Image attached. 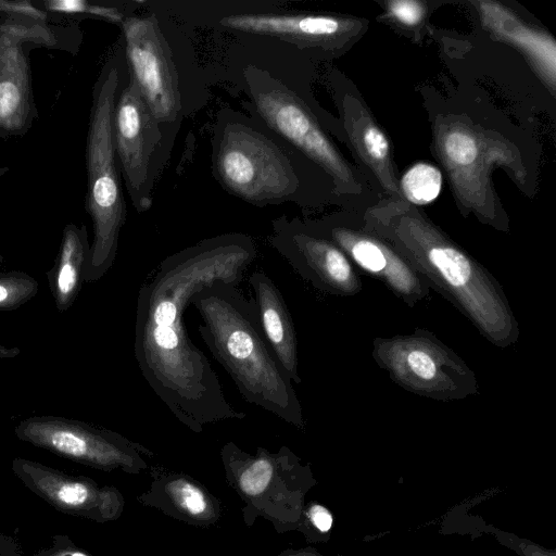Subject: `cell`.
I'll return each instance as SVG.
<instances>
[{"label":"cell","mask_w":556,"mask_h":556,"mask_svg":"<svg viewBox=\"0 0 556 556\" xmlns=\"http://www.w3.org/2000/svg\"><path fill=\"white\" fill-rule=\"evenodd\" d=\"M256 256L250 236L217 235L164 258L139 290L134 342L139 369L170 413L193 432L247 415L225 397L206 356L188 336L184 314L203 288L218 281L238 286Z\"/></svg>","instance_id":"6da1fadb"},{"label":"cell","mask_w":556,"mask_h":556,"mask_svg":"<svg viewBox=\"0 0 556 556\" xmlns=\"http://www.w3.org/2000/svg\"><path fill=\"white\" fill-rule=\"evenodd\" d=\"M390 241L430 289L452 303L490 343L507 348L520 331L503 287L476 258L419 214L367 228Z\"/></svg>","instance_id":"7a4b0ae2"},{"label":"cell","mask_w":556,"mask_h":556,"mask_svg":"<svg viewBox=\"0 0 556 556\" xmlns=\"http://www.w3.org/2000/svg\"><path fill=\"white\" fill-rule=\"evenodd\" d=\"M203 324L198 331L243 399L303 430V409L292 380L261 329L253 299L231 282L200 290L191 302Z\"/></svg>","instance_id":"3957f363"},{"label":"cell","mask_w":556,"mask_h":556,"mask_svg":"<svg viewBox=\"0 0 556 556\" xmlns=\"http://www.w3.org/2000/svg\"><path fill=\"white\" fill-rule=\"evenodd\" d=\"M143 8L119 25V39L129 74L163 132L175 142L184 119L207 105L211 77L198 59L194 29L148 0Z\"/></svg>","instance_id":"277c9868"},{"label":"cell","mask_w":556,"mask_h":556,"mask_svg":"<svg viewBox=\"0 0 556 556\" xmlns=\"http://www.w3.org/2000/svg\"><path fill=\"white\" fill-rule=\"evenodd\" d=\"M211 150L218 185L256 207H305L314 200L318 173H326L258 119L228 106L215 116Z\"/></svg>","instance_id":"5b68a950"},{"label":"cell","mask_w":556,"mask_h":556,"mask_svg":"<svg viewBox=\"0 0 556 556\" xmlns=\"http://www.w3.org/2000/svg\"><path fill=\"white\" fill-rule=\"evenodd\" d=\"M121 39L103 63L92 89L86 142L87 192L85 208L92 223L93 239L85 282H96L113 266L126 204L113 142V112L126 76Z\"/></svg>","instance_id":"8992f818"},{"label":"cell","mask_w":556,"mask_h":556,"mask_svg":"<svg viewBox=\"0 0 556 556\" xmlns=\"http://www.w3.org/2000/svg\"><path fill=\"white\" fill-rule=\"evenodd\" d=\"M220 458L229 485L244 503L247 526L262 517L279 533L299 529L304 496L315 482L308 465L287 446L275 453L257 447L251 455L233 442L222 447Z\"/></svg>","instance_id":"52a82bcc"},{"label":"cell","mask_w":556,"mask_h":556,"mask_svg":"<svg viewBox=\"0 0 556 556\" xmlns=\"http://www.w3.org/2000/svg\"><path fill=\"white\" fill-rule=\"evenodd\" d=\"M83 34L78 24L40 22L0 15V137H23L38 118L29 52L45 48L76 55Z\"/></svg>","instance_id":"ba28073f"},{"label":"cell","mask_w":556,"mask_h":556,"mask_svg":"<svg viewBox=\"0 0 556 556\" xmlns=\"http://www.w3.org/2000/svg\"><path fill=\"white\" fill-rule=\"evenodd\" d=\"M371 355L393 382L416 395L447 402L479 393L472 369L428 329L375 338Z\"/></svg>","instance_id":"9c48e42d"},{"label":"cell","mask_w":556,"mask_h":556,"mask_svg":"<svg viewBox=\"0 0 556 556\" xmlns=\"http://www.w3.org/2000/svg\"><path fill=\"white\" fill-rule=\"evenodd\" d=\"M113 142L121 177L134 208L149 211L154 186L174 143L163 132L128 70L113 112Z\"/></svg>","instance_id":"30bf717a"},{"label":"cell","mask_w":556,"mask_h":556,"mask_svg":"<svg viewBox=\"0 0 556 556\" xmlns=\"http://www.w3.org/2000/svg\"><path fill=\"white\" fill-rule=\"evenodd\" d=\"M16 438L60 457L103 470L139 473L152 452L124 435L83 420L55 415L30 416L14 428Z\"/></svg>","instance_id":"8fae6325"},{"label":"cell","mask_w":556,"mask_h":556,"mask_svg":"<svg viewBox=\"0 0 556 556\" xmlns=\"http://www.w3.org/2000/svg\"><path fill=\"white\" fill-rule=\"evenodd\" d=\"M435 146L458 199L485 220L494 219L495 210L488 202L489 174L495 164H516L511 148L463 122L438 123Z\"/></svg>","instance_id":"7c38bea8"},{"label":"cell","mask_w":556,"mask_h":556,"mask_svg":"<svg viewBox=\"0 0 556 556\" xmlns=\"http://www.w3.org/2000/svg\"><path fill=\"white\" fill-rule=\"evenodd\" d=\"M271 247L317 290L341 296L362 291V279L352 262L306 220L282 215L271 222Z\"/></svg>","instance_id":"4fadbf2b"},{"label":"cell","mask_w":556,"mask_h":556,"mask_svg":"<svg viewBox=\"0 0 556 556\" xmlns=\"http://www.w3.org/2000/svg\"><path fill=\"white\" fill-rule=\"evenodd\" d=\"M306 223L337 244L352 264L383 283L410 307L429 295L430 288L403 254L378 233L328 218Z\"/></svg>","instance_id":"5bb4252c"},{"label":"cell","mask_w":556,"mask_h":556,"mask_svg":"<svg viewBox=\"0 0 556 556\" xmlns=\"http://www.w3.org/2000/svg\"><path fill=\"white\" fill-rule=\"evenodd\" d=\"M11 469L33 493L56 510L96 522L117 520L124 511L122 493L89 477L76 476L36 460L15 457Z\"/></svg>","instance_id":"9a60e30c"},{"label":"cell","mask_w":556,"mask_h":556,"mask_svg":"<svg viewBox=\"0 0 556 556\" xmlns=\"http://www.w3.org/2000/svg\"><path fill=\"white\" fill-rule=\"evenodd\" d=\"M152 476L150 488L137 497L142 505L192 526L208 527L220 518V502L193 478L161 468Z\"/></svg>","instance_id":"2e32d148"},{"label":"cell","mask_w":556,"mask_h":556,"mask_svg":"<svg viewBox=\"0 0 556 556\" xmlns=\"http://www.w3.org/2000/svg\"><path fill=\"white\" fill-rule=\"evenodd\" d=\"M249 283L264 337L292 382L300 384L296 333L280 290L262 270L252 273Z\"/></svg>","instance_id":"e0dca14e"},{"label":"cell","mask_w":556,"mask_h":556,"mask_svg":"<svg viewBox=\"0 0 556 556\" xmlns=\"http://www.w3.org/2000/svg\"><path fill=\"white\" fill-rule=\"evenodd\" d=\"M483 24L497 37L523 52L552 88L556 76V45L554 39L525 25L498 3L479 2Z\"/></svg>","instance_id":"ac0fdd59"},{"label":"cell","mask_w":556,"mask_h":556,"mask_svg":"<svg viewBox=\"0 0 556 556\" xmlns=\"http://www.w3.org/2000/svg\"><path fill=\"white\" fill-rule=\"evenodd\" d=\"M90 254L87 227L66 224L53 266L46 273L48 285L59 313L68 311L85 282Z\"/></svg>","instance_id":"d6986e66"},{"label":"cell","mask_w":556,"mask_h":556,"mask_svg":"<svg viewBox=\"0 0 556 556\" xmlns=\"http://www.w3.org/2000/svg\"><path fill=\"white\" fill-rule=\"evenodd\" d=\"M343 109L348 132L358 154L371 167L388 191L399 193L392 170L390 144L386 135L363 108H359L356 114H352L344 106Z\"/></svg>","instance_id":"ffe728a7"},{"label":"cell","mask_w":556,"mask_h":556,"mask_svg":"<svg viewBox=\"0 0 556 556\" xmlns=\"http://www.w3.org/2000/svg\"><path fill=\"white\" fill-rule=\"evenodd\" d=\"M36 3L50 14L97 18L117 26L143 7V1L138 0H42Z\"/></svg>","instance_id":"44dd1931"},{"label":"cell","mask_w":556,"mask_h":556,"mask_svg":"<svg viewBox=\"0 0 556 556\" xmlns=\"http://www.w3.org/2000/svg\"><path fill=\"white\" fill-rule=\"evenodd\" d=\"M442 188L440 169L429 163L413 165L402 177L401 189L405 198L417 205L428 204L437 199Z\"/></svg>","instance_id":"7402d4cb"},{"label":"cell","mask_w":556,"mask_h":556,"mask_svg":"<svg viewBox=\"0 0 556 556\" xmlns=\"http://www.w3.org/2000/svg\"><path fill=\"white\" fill-rule=\"evenodd\" d=\"M39 289L38 281L21 270L0 273V311H15L30 301Z\"/></svg>","instance_id":"603a6c76"},{"label":"cell","mask_w":556,"mask_h":556,"mask_svg":"<svg viewBox=\"0 0 556 556\" xmlns=\"http://www.w3.org/2000/svg\"><path fill=\"white\" fill-rule=\"evenodd\" d=\"M0 15L23 16L40 22H61L30 0H0Z\"/></svg>","instance_id":"cb8c5ba5"},{"label":"cell","mask_w":556,"mask_h":556,"mask_svg":"<svg viewBox=\"0 0 556 556\" xmlns=\"http://www.w3.org/2000/svg\"><path fill=\"white\" fill-rule=\"evenodd\" d=\"M389 15L399 23L407 26L418 25L425 17L424 3L414 0H396L387 3Z\"/></svg>","instance_id":"d4e9b609"},{"label":"cell","mask_w":556,"mask_h":556,"mask_svg":"<svg viewBox=\"0 0 556 556\" xmlns=\"http://www.w3.org/2000/svg\"><path fill=\"white\" fill-rule=\"evenodd\" d=\"M494 535L501 544L515 551L520 556H556L555 549L543 547L515 534L495 530Z\"/></svg>","instance_id":"484cf974"},{"label":"cell","mask_w":556,"mask_h":556,"mask_svg":"<svg viewBox=\"0 0 556 556\" xmlns=\"http://www.w3.org/2000/svg\"><path fill=\"white\" fill-rule=\"evenodd\" d=\"M34 556H90L78 547L71 538L55 535L51 542L40 548Z\"/></svg>","instance_id":"4316f807"},{"label":"cell","mask_w":556,"mask_h":556,"mask_svg":"<svg viewBox=\"0 0 556 556\" xmlns=\"http://www.w3.org/2000/svg\"><path fill=\"white\" fill-rule=\"evenodd\" d=\"M320 533H328L333 523L331 513L323 505L314 503L303 509L302 518Z\"/></svg>","instance_id":"83f0119b"},{"label":"cell","mask_w":556,"mask_h":556,"mask_svg":"<svg viewBox=\"0 0 556 556\" xmlns=\"http://www.w3.org/2000/svg\"><path fill=\"white\" fill-rule=\"evenodd\" d=\"M0 556H24L20 544L15 539L0 535Z\"/></svg>","instance_id":"f1b7e54d"},{"label":"cell","mask_w":556,"mask_h":556,"mask_svg":"<svg viewBox=\"0 0 556 556\" xmlns=\"http://www.w3.org/2000/svg\"><path fill=\"white\" fill-rule=\"evenodd\" d=\"M278 556H325L318 553L316 549L312 547H305L301 549H291L288 548L280 553Z\"/></svg>","instance_id":"f546056e"},{"label":"cell","mask_w":556,"mask_h":556,"mask_svg":"<svg viewBox=\"0 0 556 556\" xmlns=\"http://www.w3.org/2000/svg\"><path fill=\"white\" fill-rule=\"evenodd\" d=\"M18 348H5L0 344V357L1 358H13L20 354Z\"/></svg>","instance_id":"4dcf8cb0"},{"label":"cell","mask_w":556,"mask_h":556,"mask_svg":"<svg viewBox=\"0 0 556 556\" xmlns=\"http://www.w3.org/2000/svg\"><path fill=\"white\" fill-rule=\"evenodd\" d=\"M3 263V256L0 254V266L2 265Z\"/></svg>","instance_id":"1f68e13d"}]
</instances>
